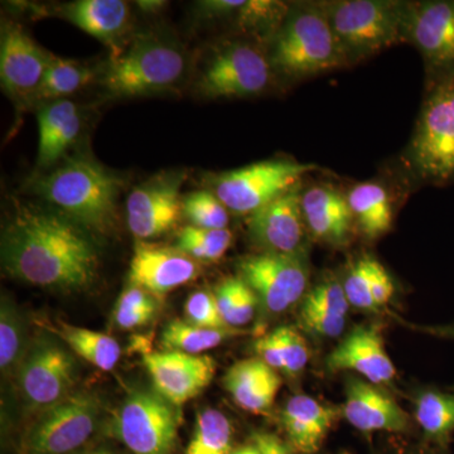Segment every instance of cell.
<instances>
[{
  "instance_id": "cell-1",
  "label": "cell",
  "mask_w": 454,
  "mask_h": 454,
  "mask_svg": "<svg viewBox=\"0 0 454 454\" xmlns=\"http://www.w3.org/2000/svg\"><path fill=\"white\" fill-rule=\"evenodd\" d=\"M94 236L61 212L17 203L3 229L0 255L9 277L59 292L89 289L100 255Z\"/></svg>"
},
{
  "instance_id": "cell-2",
  "label": "cell",
  "mask_w": 454,
  "mask_h": 454,
  "mask_svg": "<svg viewBox=\"0 0 454 454\" xmlns=\"http://www.w3.org/2000/svg\"><path fill=\"white\" fill-rule=\"evenodd\" d=\"M27 188L92 236L118 226L125 181L88 155H66L52 168L35 173Z\"/></svg>"
},
{
  "instance_id": "cell-3",
  "label": "cell",
  "mask_w": 454,
  "mask_h": 454,
  "mask_svg": "<svg viewBox=\"0 0 454 454\" xmlns=\"http://www.w3.org/2000/svg\"><path fill=\"white\" fill-rule=\"evenodd\" d=\"M346 65L409 43L411 3L395 0L321 2Z\"/></svg>"
},
{
  "instance_id": "cell-4",
  "label": "cell",
  "mask_w": 454,
  "mask_h": 454,
  "mask_svg": "<svg viewBox=\"0 0 454 454\" xmlns=\"http://www.w3.org/2000/svg\"><path fill=\"white\" fill-rule=\"evenodd\" d=\"M269 59L274 73L289 80L307 79L348 66L321 3L289 7L271 37Z\"/></svg>"
},
{
  "instance_id": "cell-5",
  "label": "cell",
  "mask_w": 454,
  "mask_h": 454,
  "mask_svg": "<svg viewBox=\"0 0 454 454\" xmlns=\"http://www.w3.org/2000/svg\"><path fill=\"white\" fill-rule=\"evenodd\" d=\"M186 71V53L177 42L143 33L107 62L100 85L109 97H145L176 88Z\"/></svg>"
},
{
  "instance_id": "cell-6",
  "label": "cell",
  "mask_w": 454,
  "mask_h": 454,
  "mask_svg": "<svg viewBox=\"0 0 454 454\" xmlns=\"http://www.w3.org/2000/svg\"><path fill=\"white\" fill-rule=\"evenodd\" d=\"M409 160L427 184H454V74L427 82Z\"/></svg>"
},
{
  "instance_id": "cell-7",
  "label": "cell",
  "mask_w": 454,
  "mask_h": 454,
  "mask_svg": "<svg viewBox=\"0 0 454 454\" xmlns=\"http://www.w3.org/2000/svg\"><path fill=\"white\" fill-rule=\"evenodd\" d=\"M177 406L157 391L131 390L110 422V433L133 454H172L178 437Z\"/></svg>"
},
{
  "instance_id": "cell-8",
  "label": "cell",
  "mask_w": 454,
  "mask_h": 454,
  "mask_svg": "<svg viewBox=\"0 0 454 454\" xmlns=\"http://www.w3.org/2000/svg\"><path fill=\"white\" fill-rule=\"evenodd\" d=\"M318 167L292 160H264L229 170L212 179V192L229 211L253 215L284 193L301 186Z\"/></svg>"
},
{
  "instance_id": "cell-9",
  "label": "cell",
  "mask_w": 454,
  "mask_h": 454,
  "mask_svg": "<svg viewBox=\"0 0 454 454\" xmlns=\"http://www.w3.org/2000/svg\"><path fill=\"white\" fill-rule=\"evenodd\" d=\"M274 74L269 56L262 50L235 42L210 57L200 74L197 89L210 98L254 97L270 86Z\"/></svg>"
},
{
  "instance_id": "cell-10",
  "label": "cell",
  "mask_w": 454,
  "mask_h": 454,
  "mask_svg": "<svg viewBox=\"0 0 454 454\" xmlns=\"http://www.w3.org/2000/svg\"><path fill=\"white\" fill-rule=\"evenodd\" d=\"M100 400L95 394H71L42 411L27 435L28 454H70L82 448L97 430Z\"/></svg>"
},
{
  "instance_id": "cell-11",
  "label": "cell",
  "mask_w": 454,
  "mask_h": 454,
  "mask_svg": "<svg viewBox=\"0 0 454 454\" xmlns=\"http://www.w3.org/2000/svg\"><path fill=\"white\" fill-rule=\"evenodd\" d=\"M76 372L73 354L53 337L42 334L32 340L16 380L27 404L46 411L73 394Z\"/></svg>"
},
{
  "instance_id": "cell-12",
  "label": "cell",
  "mask_w": 454,
  "mask_h": 454,
  "mask_svg": "<svg viewBox=\"0 0 454 454\" xmlns=\"http://www.w3.org/2000/svg\"><path fill=\"white\" fill-rule=\"evenodd\" d=\"M239 271L269 313L280 315L307 294L309 271L301 254L262 252L244 256Z\"/></svg>"
},
{
  "instance_id": "cell-13",
  "label": "cell",
  "mask_w": 454,
  "mask_h": 454,
  "mask_svg": "<svg viewBox=\"0 0 454 454\" xmlns=\"http://www.w3.org/2000/svg\"><path fill=\"white\" fill-rule=\"evenodd\" d=\"M409 43L426 65L427 82L454 74V0L411 3Z\"/></svg>"
},
{
  "instance_id": "cell-14",
  "label": "cell",
  "mask_w": 454,
  "mask_h": 454,
  "mask_svg": "<svg viewBox=\"0 0 454 454\" xmlns=\"http://www.w3.org/2000/svg\"><path fill=\"white\" fill-rule=\"evenodd\" d=\"M153 389L170 404L182 405L200 395L216 372L214 358L177 351L152 352L143 356Z\"/></svg>"
},
{
  "instance_id": "cell-15",
  "label": "cell",
  "mask_w": 454,
  "mask_h": 454,
  "mask_svg": "<svg viewBox=\"0 0 454 454\" xmlns=\"http://www.w3.org/2000/svg\"><path fill=\"white\" fill-rule=\"evenodd\" d=\"M53 55L38 46L22 27L5 23L0 38V80L8 95L31 101L43 82Z\"/></svg>"
},
{
  "instance_id": "cell-16",
  "label": "cell",
  "mask_w": 454,
  "mask_h": 454,
  "mask_svg": "<svg viewBox=\"0 0 454 454\" xmlns=\"http://www.w3.org/2000/svg\"><path fill=\"white\" fill-rule=\"evenodd\" d=\"M184 176L157 177L134 188L127 200L128 226L139 240L166 234L182 214L179 197Z\"/></svg>"
},
{
  "instance_id": "cell-17",
  "label": "cell",
  "mask_w": 454,
  "mask_h": 454,
  "mask_svg": "<svg viewBox=\"0 0 454 454\" xmlns=\"http://www.w3.org/2000/svg\"><path fill=\"white\" fill-rule=\"evenodd\" d=\"M300 187L250 215L249 236L262 252L286 255L301 254L307 226L301 212Z\"/></svg>"
},
{
  "instance_id": "cell-18",
  "label": "cell",
  "mask_w": 454,
  "mask_h": 454,
  "mask_svg": "<svg viewBox=\"0 0 454 454\" xmlns=\"http://www.w3.org/2000/svg\"><path fill=\"white\" fill-rule=\"evenodd\" d=\"M199 273L196 260L178 249L139 241L131 259L129 280L158 300L192 282Z\"/></svg>"
},
{
  "instance_id": "cell-19",
  "label": "cell",
  "mask_w": 454,
  "mask_h": 454,
  "mask_svg": "<svg viewBox=\"0 0 454 454\" xmlns=\"http://www.w3.org/2000/svg\"><path fill=\"white\" fill-rule=\"evenodd\" d=\"M325 365L333 372L352 370L375 385L389 384L396 375L381 333L372 325L355 327L328 355Z\"/></svg>"
},
{
  "instance_id": "cell-20",
  "label": "cell",
  "mask_w": 454,
  "mask_h": 454,
  "mask_svg": "<svg viewBox=\"0 0 454 454\" xmlns=\"http://www.w3.org/2000/svg\"><path fill=\"white\" fill-rule=\"evenodd\" d=\"M342 414L352 427L361 432H405L409 417L394 397L379 385L349 378Z\"/></svg>"
},
{
  "instance_id": "cell-21",
  "label": "cell",
  "mask_w": 454,
  "mask_h": 454,
  "mask_svg": "<svg viewBox=\"0 0 454 454\" xmlns=\"http://www.w3.org/2000/svg\"><path fill=\"white\" fill-rule=\"evenodd\" d=\"M301 201L304 223L317 240L336 247L348 243L355 221L346 196L317 184L301 191Z\"/></svg>"
},
{
  "instance_id": "cell-22",
  "label": "cell",
  "mask_w": 454,
  "mask_h": 454,
  "mask_svg": "<svg viewBox=\"0 0 454 454\" xmlns=\"http://www.w3.org/2000/svg\"><path fill=\"white\" fill-rule=\"evenodd\" d=\"M38 142L37 173L52 168L76 143L82 129V113L74 101H51L43 104L37 114Z\"/></svg>"
},
{
  "instance_id": "cell-23",
  "label": "cell",
  "mask_w": 454,
  "mask_h": 454,
  "mask_svg": "<svg viewBox=\"0 0 454 454\" xmlns=\"http://www.w3.org/2000/svg\"><path fill=\"white\" fill-rule=\"evenodd\" d=\"M59 16L106 43L113 50L114 56L121 52L119 42L130 25V9L127 3L121 0H77L61 5Z\"/></svg>"
},
{
  "instance_id": "cell-24",
  "label": "cell",
  "mask_w": 454,
  "mask_h": 454,
  "mask_svg": "<svg viewBox=\"0 0 454 454\" xmlns=\"http://www.w3.org/2000/svg\"><path fill=\"white\" fill-rule=\"evenodd\" d=\"M223 387L244 411L262 414L273 406L282 380L276 370L254 357L230 367L223 376Z\"/></svg>"
},
{
  "instance_id": "cell-25",
  "label": "cell",
  "mask_w": 454,
  "mask_h": 454,
  "mask_svg": "<svg viewBox=\"0 0 454 454\" xmlns=\"http://www.w3.org/2000/svg\"><path fill=\"white\" fill-rule=\"evenodd\" d=\"M337 419V409L309 395H294L282 411V424L295 450L313 454Z\"/></svg>"
},
{
  "instance_id": "cell-26",
  "label": "cell",
  "mask_w": 454,
  "mask_h": 454,
  "mask_svg": "<svg viewBox=\"0 0 454 454\" xmlns=\"http://www.w3.org/2000/svg\"><path fill=\"white\" fill-rule=\"evenodd\" d=\"M289 7L273 0H207L197 4L203 18H230L247 31L269 32L271 37L282 25Z\"/></svg>"
},
{
  "instance_id": "cell-27",
  "label": "cell",
  "mask_w": 454,
  "mask_h": 454,
  "mask_svg": "<svg viewBox=\"0 0 454 454\" xmlns=\"http://www.w3.org/2000/svg\"><path fill=\"white\" fill-rule=\"evenodd\" d=\"M346 199L355 225L369 240L389 231L393 225V206L387 188L378 182H363L351 188Z\"/></svg>"
},
{
  "instance_id": "cell-28",
  "label": "cell",
  "mask_w": 454,
  "mask_h": 454,
  "mask_svg": "<svg viewBox=\"0 0 454 454\" xmlns=\"http://www.w3.org/2000/svg\"><path fill=\"white\" fill-rule=\"evenodd\" d=\"M51 330L59 336V339L64 340L74 354L103 372H110L121 360V345L109 334L77 327L65 322H59L57 327Z\"/></svg>"
},
{
  "instance_id": "cell-29",
  "label": "cell",
  "mask_w": 454,
  "mask_h": 454,
  "mask_svg": "<svg viewBox=\"0 0 454 454\" xmlns=\"http://www.w3.org/2000/svg\"><path fill=\"white\" fill-rule=\"evenodd\" d=\"M32 340L27 334L26 318L13 301H0V370L3 378H16Z\"/></svg>"
},
{
  "instance_id": "cell-30",
  "label": "cell",
  "mask_w": 454,
  "mask_h": 454,
  "mask_svg": "<svg viewBox=\"0 0 454 454\" xmlns=\"http://www.w3.org/2000/svg\"><path fill=\"white\" fill-rule=\"evenodd\" d=\"M240 333L238 328H203L190 324L186 319H173L163 328L160 345L163 351L202 355Z\"/></svg>"
},
{
  "instance_id": "cell-31",
  "label": "cell",
  "mask_w": 454,
  "mask_h": 454,
  "mask_svg": "<svg viewBox=\"0 0 454 454\" xmlns=\"http://www.w3.org/2000/svg\"><path fill=\"white\" fill-rule=\"evenodd\" d=\"M97 77V71L89 65L61 57H52L43 82L35 92L32 103L41 101L47 104L51 101L64 100L74 92L79 91Z\"/></svg>"
},
{
  "instance_id": "cell-32",
  "label": "cell",
  "mask_w": 454,
  "mask_h": 454,
  "mask_svg": "<svg viewBox=\"0 0 454 454\" xmlns=\"http://www.w3.org/2000/svg\"><path fill=\"white\" fill-rule=\"evenodd\" d=\"M415 419L424 434L439 446H447L454 433V394L427 390L415 400Z\"/></svg>"
},
{
  "instance_id": "cell-33",
  "label": "cell",
  "mask_w": 454,
  "mask_h": 454,
  "mask_svg": "<svg viewBox=\"0 0 454 454\" xmlns=\"http://www.w3.org/2000/svg\"><path fill=\"white\" fill-rule=\"evenodd\" d=\"M231 422L216 409L197 415L192 438L184 454H229L232 450Z\"/></svg>"
},
{
  "instance_id": "cell-34",
  "label": "cell",
  "mask_w": 454,
  "mask_h": 454,
  "mask_svg": "<svg viewBox=\"0 0 454 454\" xmlns=\"http://www.w3.org/2000/svg\"><path fill=\"white\" fill-rule=\"evenodd\" d=\"M214 295L229 327L238 328L252 322L259 300L240 277L227 278L216 286Z\"/></svg>"
},
{
  "instance_id": "cell-35",
  "label": "cell",
  "mask_w": 454,
  "mask_h": 454,
  "mask_svg": "<svg viewBox=\"0 0 454 454\" xmlns=\"http://www.w3.org/2000/svg\"><path fill=\"white\" fill-rule=\"evenodd\" d=\"M231 243L232 234L229 229H201L188 225L179 231L176 249L197 262H210L223 258Z\"/></svg>"
},
{
  "instance_id": "cell-36",
  "label": "cell",
  "mask_w": 454,
  "mask_h": 454,
  "mask_svg": "<svg viewBox=\"0 0 454 454\" xmlns=\"http://www.w3.org/2000/svg\"><path fill=\"white\" fill-rule=\"evenodd\" d=\"M182 214L191 225L201 229H227L229 210L210 191H195L182 199Z\"/></svg>"
},
{
  "instance_id": "cell-37",
  "label": "cell",
  "mask_w": 454,
  "mask_h": 454,
  "mask_svg": "<svg viewBox=\"0 0 454 454\" xmlns=\"http://www.w3.org/2000/svg\"><path fill=\"white\" fill-rule=\"evenodd\" d=\"M375 259L364 256L358 259L343 280V291L349 306L364 310L379 309L373 298L372 270Z\"/></svg>"
},
{
  "instance_id": "cell-38",
  "label": "cell",
  "mask_w": 454,
  "mask_h": 454,
  "mask_svg": "<svg viewBox=\"0 0 454 454\" xmlns=\"http://www.w3.org/2000/svg\"><path fill=\"white\" fill-rule=\"evenodd\" d=\"M303 307L348 318L349 303L342 283L336 279H325L317 284L303 298Z\"/></svg>"
},
{
  "instance_id": "cell-39",
  "label": "cell",
  "mask_w": 454,
  "mask_h": 454,
  "mask_svg": "<svg viewBox=\"0 0 454 454\" xmlns=\"http://www.w3.org/2000/svg\"><path fill=\"white\" fill-rule=\"evenodd\" d=\"M279 340L280 354L284 363V373L289 376L303 372L309 360V346L298 331L288 325L274 330Z\"/></svg>"
},
{
  "instance_id": "cell-40",
  "label": "cell",
  "mask_w": 454,
  "mask_h": 454,
  "mask_svg": "<svg viewBox=\"0 0 454 454\" xmlns=\"http://www.w3.org/2000/svg\"><path fill=\"white\" fill-rule=\"evenodd\" d=\"M186 321L203 328H229L215 300L214 293L199 291L188 297L184 306Z\"/></svg>"
},
{
  "instance_id": "cell-41",
  "label": "cell",
  "mask_w": 454,
  "mask_h": 454,
  "mask_svg": "<svg viewBox=\"0 0 454 454\" xmlns=\"http://www.w3.org/2000/svg\"><path fill=\"white\" fill-rule=\"evenodd\" d=\"M346 319L348 318L303 306L301 309V322L304 330L324 339H336L340 336L346 327Z\"/></svg>"
},
{
  "instance_id": "cell-42",
  "label": "cell",
  "mask_w": 454,
  "mask_h": 454,
  "mask_svg": "<svg viewBox=\"0 0 454 454\" xmlns=\"http://www.w3.org/2000/svg\"><path fill=\"white\" fill-rule=\"evenodd\" d=\"M157 306L142 307V309H114L113 321L121 330H134L143 327L153 319Z\"/></svg>"
},
{
  "instance_id": "cell-43",
  "label": "cell",
  "mask_w": 454,
  "mask_h": 454,
  "mask_svg": "<svg viewBox=\"0 0 454 454\" xmlns=\"http://www.w3.org/2000/svg\"><path fill=\"white\" fill-rule=\"evenodd\" d=\"M255 351L260 360L264 361L271 369L276 370L278 372H284V363L282 354H280L279 340H278L274 331L256 340Z\"/></svg>"
},
{
  "instance_id": "cell-44",
  "label": "cell",
  "mask_w": 454,
  "mask_h": 454,
  "mask_svg": "<svg viewBox=\"0 0 454 454\" xmlns=\"http://www.w3.org/2000/svg\"><path fill=\"white\" fill-rule=\"evenodd\" d=\"M372 283L373 298H375L376 306H378V309H380V307L389 303L395 288H394L393 280H391L389 274H387V269L382 267L378 260H375V262H373Z\"/></svg>"
},
{
  "instance_id": "cell-45",
  "label": "cell",
  "mask_w": 454,
  "mask_h": 454,
  "mask_svg": "<svg viewBox=\"0 0 454 454\" xmlns=\"http://www.w3.org/2000/svg\"><path fill=\"white\" fill-rule=\"evenodd\" d=\"M157 298L153 297L151 293L130 284L122 291L114 309H142V307L157 306Z\"/></svg>"
},
{
  "instance_id": "cell-46",
  "label": "cell",
  "mask_w": 454,
  "mask_h": 454,
  "mask_svg": "<svg viewBox=\"0 0 454 454\" xmlns=\"http://www.w3.org/2000/svg\"><path fill=\"white\" fill-rule=\"evenodd\" d=\"M253 443L258 447L260 454H291L286 443L270 433H255Z\"/></svg>"
},
{
  "instance_id": "cell-47",
  "label": "cell",
  "mask_w": 454,
  "mask_h": 454,
  "mask_svg": "<svg viewBox=\"0 0 454 454\" xmlns=\"http://www.w3.org/2000/svg\"><path fill=\"white\" fill-rule=\"evenodd\" d=\"M427 333L442 339L454 340V324L426 328Z\"/></svg>"
},
{
  "instance_id": "cell-48",
  "label": "cell",
  "mask_w": 454,
  "mask_h": 454,
  "mask_svg": "<svg viewBox=\"0 0 454 454\" xmlns=\"http://www.w3.org/2000/svg\"><path fill=\"white\" fill-rule=\"evenodd\" d=\"M166 5L164 2H138V7L145 12H158Z\"/></svg>"
},
{
  "instance_id": "cell-49",
  "label": "cell",
  "mask_w": 454,
  "mask_h": 454,
  "mask_svg": "<svg viewBox=\"0 0 454 454\" xmlns=\"http://www.w3.org/2000/svg\"><path fill=\"white\" fill-rule=\"evenodd\" d=\"M229 454H260V450L255 444H247V446H243L240 448H236V450H232Z\"/></svg>"
},
{
  "instance_id": "cell-50",
  "label": "cell",
  "mask_w": 454,
  "mask_h": 454,
  "mask_svg": "<svg viewBox=\"0 0 454 454\" xmlns=\"http://www.w3.org/2000/svg\"><path fill=\"white\" fill-rule=\"evenodd\" d=\"M74 454H116V453L113 452V450H109V448L100 447V448H94V450H82V452H76Z\"/></svg>"
},
{
  "instance_id": "cell-51",
  "label": "cell",
  "mask_w": 454,
  "mask_h": 454,
  "mask_svg": "<svg viewBox=\"0 0 454 454\" xmlns=\"http://www.w3.org/2000/svg\"><path fill=\"white\" fill-rule=\"evenodd\" d=\"M343 454H348V453H343Z\"/></svg>"
}]
</instances>
